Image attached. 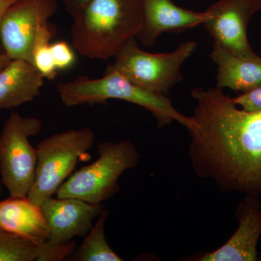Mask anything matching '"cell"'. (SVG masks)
Instances as JSON below:
<instances>
[{
    "instance_id": "6da1fadb",
    "label": "cell",
    "mask_w": 261,
    "mask_h": 261,
    "mask_svg": "<svg viewBox=\"0 0 261 261\" xmlns=\"http://www.w3.org/2000/svg\"><path fill=\"white\" fill-rule=\"evenodd\" d=\"M189 156L195 172L226 192L261 195V111L239 108L219 87L191 91Z\"/></svg>"
},
{
    "instance_id": "7a4b0ae2",
    "label": "cell",
    "mask_w": 261,
    "mask_h": 261,
    "mask_svg": "<svg viewBox=\"0 0 261 261\" xmlns=\"http://www.w3.org/2000/svg\"><path fill=\"white\" fill-rule=\"evenodd\" d=\"M73 20L70 34L75 50L86 58L106 61L140 33L142 0H91Z\"/></svg>"
},
{
    "instance_id": "3957f363",
    "label": "cell",
    "mask_w": 261,
    "mask_h": 261,
    "mask_svg": "<svg viewBox=\"0 0 261 261\" xmlns=\"http://www.w3.org/2000/svg\"><path fill=\"white\" fill-rule=\"evenodd\" d=\"M62 103L66 107L82 105L99 104L109 99L126 101L149 111L163 127L176 121L190 130L193 126L192 117L184 116L173 106L168 96L155 93L136 85L116 71L105 70L101 78L81 75L57 86Z\"/></svg>"
},
{
    "instance_id": "277c9868",
    "label": "cell",
    "mask_w": 261,
    "mask_h": 261,
    "mask_svg": "<svg viewBox=\"0 0 261 261\" xmlns=\"http://www.w3.org/2000/svg\"><path fill=\"white\" fill-rule=\"evenodd\" d=\"M99 157L67 178L57 192V197L80 199L93 205L102 204L119 191L118 181L127 170L137 167L140 154L128 140L101 142Z\"/></svg>"
},
{
    "instance_id": "5b68a950",
    "label": "cell",
    "mask_w": 261,
    "mask_h": 261,
    "mask_svg": "<svg viewBox=\"0 0 261 261\" xmlns=\"http://www.w3.org/2000/svg\"><path fill=\"white\" fill-rule=\"evenodd\" d=\"M197 47V42L189 41L172 51L154 54L142 50L137 38H132L106 70L118 72L146 90L168 96L171 89L183 80L182 65Z\"/></svg>"
},
{
    "instance_id": "8992f818",
    "label": "cell",
    "mask_w": 261,
    "mask_h": 261,
    "mask_svg": "<svg viewBox=\"0 0 261 261\" xmlns=\"http://www.w3.org/2000/svg\"><path fill=\"white\" fill-rule=\"evenodd\" d=\"M96 136L89 128L70 129L39 142L35 180L27 197L37 205L56 195L84 154L93 147Z\"/></svg>"
},
{
    "instance_id": "52a82bcc",
    "label": "cell",
    "mask_w": 261,
    "mask_h": 261,
    "mask_svg": "<svg viewBox=\"0 0 261 261\" xmlns=\"http://www.w3.org/2000/svg\"><path fill=\"white\" fill-rule=\"evenodd\" d=\"M42 123L35 117L13 112L0 134V173L2 183L10 197H27L35 180L38 154L29 138L42 132Z\"/></svg>"
},
{
    "instance_id": "ba28073f",
    "label": "cell",
    "mask_w": 261,
    "mask_h": 261,
    "mask_svg": "<svg viewBox=\"0 0 261 261\" xmlns=\"http://www.w3.org/2000/svg\"><path fill=\"white\" fill-rule=\"evenodd\" d=\"M57 0H17L5 12L0 24V41L10 59L32 63L36 34L56 14Z\"/></svg>"
},
{
    "instance_id": "9c48e42d",
    "label": "cell",
    "mask_w": 261,
    "mask_h": 261,
    "mask_svg": "<svg viewBox=\"0 0 261 261\" xmlns=\"http://www.w3.org/2000/svg\"><path fill=\"white\" fill-rule=\"evenodd\" d=\"M260 10L261 0H217L206 10L208 18L203 25L215 45L233 54L254 56L247 27Z\"/></svg>"
},
{
    "instance_id": "30bf717a",
    "label": "cell",
    "mask_w": 261,
    "mask_h": 261,
    "mask_svg": "<svg viewBox=\"0 0 261 261\" xmlns=\"http://www.w3.org/2000/svg\"><path fill=\"white\" fill-rule=\"evenodd\" d=\"M40 206L49 227L48 240L56 243H68L74 238H84L105 208L102 204L93 205L72 197H51Z\"/></svg>"
},
{
    "instance_id": "8fae6325",
    "label": "cell",
    "mask_w": 261,
    "mask_h": 261,
    "mask_svg": "<svg viewBox=\"0 0 261 261\" xmlns=\"http://www.w3.org/2000/svg\"><path fill=\"white\" fill-rule=\"evenodd\" d=\"M236 217L238 227L231 238L215 251L193 260H259L257 244L261 236V203L259 196L245 195L239 203Z\"/></svg>"
},
{
    "instance_id": "7c38bea8",
    "label": "cell",
    "mask_w": 261,
    "mask_h": 261,
    "mask_svg": "<svg viewBox=\"0 0 261 261\" xmlns=\"http://www.w3.org/2000/svg\"><path fill=\"white\" fill-rule=\"evenodd\" d=\"M142 25L137 39L146 47L155 44L164 33L181 32L203 25L207 12L185 9L172 0H142Z\"/></svg>"
},
{
    "instance_id": "4fadbf2b",
    "label": "cell",
    "mask_w": 261,
    "mask_h": 261,
    "mask_svg": "<svg viewBox=\"0 0 261 261\" xmlns=\"http://www.w3.org/2000/svg\"><path fill=\"white\" fill-rule=\"evenodd\" d=\"M0 229L38 245L47 241L49 234L42 207L27 197H10L0 201Z\"/></svg>"
},
{
    "instance_id": "5bb4252c",
    "label": "cell",
    "mask_w": 261,
    "mask_h": 261,
    "mask_svg": "<svg viewBox=\"0 0 261 261\" xmlns=\"http://www.w3.org/2000/svg\"><path fill=\"white\" fill-rule=\"evenodd\" d=\"M211 58L218 66L216 87L247 92L261 85V57L233 54L214 44Z\"/></svg>"
},
{
    "instance_id": "9a60e30c",
    "label": "cell",
    "mask_w": 261,
    "mask_h": 261,
    "mask_svg": "<svg viewBox=\"0 0 261 261\" xmlns=\"http://www.w3.org/2000/svg\"><path fill=\"white\" fill-rule=\"evenodd\" d=\"M44 77L30 62L11 60L0 71V110L17 108L40 94Z\"/></svg>"
},
{
    "instance_id": "2e32d148",
    "label": "cell",
    "mask_w": 261,
    "mask_h": 261,
    "mask_svg": "<svg viewBox=\"0 0 261 261\" xmlns=\"http://www.w3.org/2000/svg\"><path fill=\"white\" fill-rule=\"evenodd\" d=\"M109 211L104 208L97 217L89 232L84 237L83 243L76 249L68 260L74 261H123L108 243L105 226Z\"/></svg>"
},
{
    "instance_id": "e0dca14e",
    "label": "cell",
    "mask_w": 261,
    "mask_h": 261,
    "mask_svg": "<svg viewBox=\"0 0 261 261\" xmlns=\"http://www.w3.org/2000/svg\"><path fill=\"white\" fill-rule=\"evenodd\" d=\"M54 31L49 23L42 25L36 34L32 48V64L48 80H55L58 75L51 53Z\"/></svg>"
},
{
    "instance_id": "ac0fdd59",
    "label": "cell",
    "mask_w": 261,
    "mask_h": 261,
    "mask_svg": "<svg viewBox=\"0 0 261 261\" xmlns=\"http://www.w3.org/2000/svg\"><path fill=\"white\" fill-rule=\"evenodd\" d=\"M39 245L0 229V261H36Z\"/></svg>"
},
{
    "instance_id": "d6986e66",
    "label": "cell",
    "mask_w": 261,
    "mask_h": 261,
    "mask_svg": "<svg viewBox=\"0 0 261 261\" xmlns=\"http://www.w3.org/2000/svg\"><path fill=\"white\" fill-rule=\"evenodd\" d=\"M76 249V243L73 240L68 243H56L47 240L39 245L36 261L68 260Z\"/></svg>"
},
{
    "instance_id": "ffe728a7",
    "label": "cell",
    "mask_w": 261,
    "mask_h": 261,
    "mask_svg": "<svg viewBox=\"0 0 261 261\" xmlns=\"http://www.w3.org/2000/svg\"><path fill=\"white\" fill-rule=\"evenodd\" d=\"M51 53L57 70L68 69L75 62V55L65 41H58L51 44Z\"/></svg>"
},
{
    "instance_id": "44dd1931",
    "label": "cell",
    "mask_w": 261,
    "mask_h": 261,
    "mask_svg": "<svg viewBox=\"0 0 261 261\" xmlns=\"http://www.w3.org/2000/svg\"><path fill=\"white\" fill-rule=\"evenodd\" d=\"M233 102L249 112L261 111V85L232 98Z\"/></svg>"
},
{
    "instance_id": "7402d4cb",
    "label": "cell",
    "mask_w": 261,
    "mask_h": 261,
    "mask_svg": "<svg viewBox=\"0 0 261 261\" xmlns=\"http://www.w3.org/2000/svg\"><path fill=\"white\" fill-rule=\"evenodd\" d=\"M68 14L74 19L85 9L91 0H61Z\"/></svg>"
},
{
    "instance_id": "603a6c76",
    "label": "cell",
    "mask_w": 261,
    "mask_h": 261,
    "mask_svg": "<svg viewBox=\"0 0 261 261\" xmlns=\"http://www.w3.org/2000/svg\"><path fill=\"white\" fill-rule=\"evenodd\" d=\"M17 0H0V24H1L2 19L4 15L6 10L10 5H13ZM4 53L3 47H2L1 41H0V54Z\"/></svg>"
},
{
    "instance_id": "cb8c5ba5",
    "label": "cell",
    "mask_w": 261,
    "mask_h": 261,
    "mask_svg": "<svg viewBox=\"0 0 261 261\" xmlns=\"http://www.w3.org/2000/svg\"><path fill=\"white\" fill-rule=\"evenodd\" d=\"M11 61V59L5 54V53L0 54V71L6 66Z\"/></svg>"
},
{
    "instance_id": "d4e9b609",
    "label": "cell",
    "mask_w": 261,
    "mask_h": 261,
    "mask_svg": "<svg viewBox=\"0 0 261 261\" xmlns=\"http://www.w3.org/2000/svg\"><path fill=\"white\" fill-rule=\"evenodd\" d=\"M2 180L0 179V195H1L2 192H3V190H2Z\"/></svg>"
},
{
    "instance_id": "484cf974",
    "label": "cell",
    "mask_w": 261,
    "mask_h": 261,
    "mask_svg": "<svg viewBox=\"0 0 261 261\" xmlns=\"http://www.w3.org/2000/svg\"><path fill=\"white\" fill-rule=\"evenodd\" d=\"M259 260H261V255H260V257H259Z\"/></svg>"
}]
</instances>
